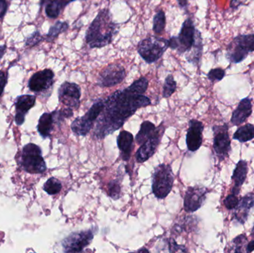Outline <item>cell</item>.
Here are the masks:
<instances>
[{
	"instance_id": "obj_22",
	"label": "cell",
	"mask_w": 254,
	"mask_h": 253,
	"mask_svg": "<svg viewBox=\"0 0 254 253\" xmlns=\"http://www.w3.org/2000/svg\"><path fill=\"white\" fill-rule=\"evenodd\" d=\"M134 138L132 134L127 131H122L117 138L118 147L121 152V157L125 161L129 160L133 150Z\"/></svg>"
},
{
	"instance_id": "obj_45",
	"label": "cell",
	"mask_w": 254,
	"mask_h": 253,
	"mask_svg": "<svg viewBox=\"0 0 254 253\" xmlns=\"http://www.w3.org/2000/svg\"><path fill=\"white\" fill-rule=\"evenodd\" d=\"M41 1V4H45V3L47 2L49 0H40Z\"/></svg>"
},
{
	"instance_id": "obj_46",
	"label": "cell",
	"mask_w": 254,
	"mask_h": 253,
	"mask_svg": "<svg viewBox=\"0 0 254 253\" xmlns=\"http://www.w3.org/2000/svg\"><path fill=\"white\" fill-rule=\"evenodd\" d=\"M252 237L254 238V227H253V230H252Z\"/></svg>"
},
{
	"instance_id": "obj_23",
	"label": "cell",
	"mask_w": 254,
	"mask_h": 253,
	"mask_svg": "<svg viewBox=\"0 0 254 253\" xmlns=\"http://www.w3.org/2000/svg\"><path fill=\"white\" fill-rule=\"evenodd\" d=\"M55 124H57V123L54 111L52 113H44L40 117L37 126L39 133L43 138H49L53 130Z\"/></svg>"
},
{
	"instance_id": "obj_12",
	"label": "cell",
	"mask_w": 254,
	"mask_h": 253,
	"mask_svg": "<svg viewBox=\"0 0 254 253\" xmlns=\"http://www.w3.org/2000/svg\"><path fill=\"white\" fill-rule=\"evenodd\" d=\"M81 98V89L77 83L64 82L58 89V98L63 105L71 109H78Z\"/></svg>"
},
{
	"instance_id": "obj_3",
	"label": "cell",
	"mask_w": 254,
	"mask_h": 253,
	"mask_svg": "<svg viewBox=\"0 0 254 253\" xmlns=\"http://www.w3.org/2000/svg\"><path fill=\"white\" fill-rule=\"evenodd\" d=\"M252 52H254V34H240L228 45L225 56L231 63L237 64L244 61Z\"/></svg>"
},
{
	"instance_id": "obj_47",
	"label": "cell",
	"mask_w": 254,
	"mask_h": 253,
	"mask_svg": "<svg viewBox=\"0 0 254 253\" xmlns=\"http://www.w3.org/2000/svg\"><path fill=\"white\" fill-rule=\"evenodd\" d=\"M81 1H87V0H80Z\"/></svg>"
},
{
	"instance_id": "obj_30",
	"label": "cell",
	"mask_w": 254,
	"mask_h": 253,
	"mask_svg": "<svg viewBox=\"0 0 254 253\" xmlns=\"http://www.w3.org/2000/svg\"><path fill=\"white\" fill-rule=\"evenodd\" d=\"M62 10L58 0H49L46 2V13L51 19L58 18Z\"/></svg>"
},
{
	"instance_id": "obj_33",
	"label": "cell",
	"mask_w": 254,
	"mask_h": 253,
	"mask_svg": "<svg viewBox=\"0 0 254 253\" xmlns=\"http://www.w3.org/2000/svg\"><path fill=\"white\" fill-rule=\"evenodd\" d=\"M246 243H247V237L246 235H240L232 241V248H234V250H232L231 252L243 253L244 251L243 248ZM229 251H228V252Z\"/></svg>"
},
{
	"instance_id": "obj_40",
	"label": "cell",
	"mask_w": 254,
	"mask_h": 253,
	"mask_svg": "<svg viewBox=\"0 0 254 253\" xmlns=\"http://www.w3.org/2000/svg\"><path fill=\"white\" fill-rule=\"evenodd\" d=\"M58 2H59L60 5H61V8L64 9V7H66L68 4L76 1V0H58Z\"/></svg>"
},
{
	"instance_id": "obj_9",
	"label": "cell",
	"mask_w": 254,
	"mask_h": 253,
	"mask_svg": "<svg viewBox=\"0 0 254 253\" xmlns=\"http://www.w3.org/2000/svg\"><path fill=\"white\" fill-rule=\"evenodd\" d=\"M98 231L97 227L89 230L74 232L67 236L62 242L64 253H82L90 245Z\"/></svg>"
},
{
	"instance_id": "obj_5",
	"label": "cell",
	"mask_w": 254,
	"mask_h": 253,
	"mask_svg": "<svg viewBox=\"0 0 254 253\" xmlns=\"http://www.w3.org/2000/svg\"><path fill=\"white\" fill-rule=\"evenodd\" d=\"M174 175L170 165H158L154 171L152 179V190L158 199H164L168 196L173 187Z\"/></svg>"
},
{
	"instance_id": "obj_21",
	"label": "cell",
	"mask_w": 254,
	"mask_h": 253,
	"mask_svg": "<svg viewBox=\"0 0 254 253\" xmlns=\"http://www.w3.org/2000/svg\"><path fill=\"white\" fill-rule=\"evenodd\" d=\"M248 172H249V167H248L247 162L246 160H240L236 166L231 178L234 182V188L231 190L233 194L237 196L240 194L242 186L243 185L247 178Z\"/></svg>"
},
{
	"instance_id": "obj_17",
	"label": "cell",
	"mask_w": 254,
	"mask_h": 253,
	"mask_svg": "<svg viewBox=\"0 0 254 253\" xmlns=\"http://www.w3.org/2000/svg\"><path fill=\"white\" fill-rule=\"evenodd\" d=\"M36 98L33 95H22L16 98V117L15 120L18 125H22L25 121V114L35 105Z\"/></svg>"
},
{
	"instance_id": "obj_13",
	"label": "cell",
	"mask_w": 254,
	"mask_h": 253,
	"mask_svg": "<svg viewBox=\"0 0 254 253\" xmlns=\"http://www.w3.org/2000/svg\"><path fill=\"white\" fill-rule=\"evenodd\" d=\"M164 131L165 128L163 123H161L158 128H156L152 136L140 145L135 154L136 160L139 163H144L155 154L164 136Z\"/></svg>"
},
{
	"instance_id": "obj_27",
	"label": "cell",
	"mask_w": 254,
	"mask_h": 253,
	"mask_svg": "<svg viewBox=\"0 0 254 253\" xmlns=\"http://www.w3.org/2000/svg\"><path fill=\"white\" fill-rule=\"evenodd\" d=\"M166 15L164 10H160L155 13L153 17L152 30L156 34H161L165 29Z\"/></svg>"
},
{
	"instance_id": "obj_7",
	"label": "cell",
	"mask_w": 254,
	"mask_h": 253,
	"mask_svg": "<svg viewBox=\"0 0 254 253\" xmlns=\"http://www.w3.org/2000/svg\"><path fill=\"white\" fill-rule=\"evenodd\" d=\"M104 100L97 101L84 115L77 117L73 121L71 125L72 132L78 136H86L95 126V122L104 109Z\"/></svg>"
},
{
	"instance_id": "obj_14",
	"label": "cell",
	"mask_w": 254,
	"mask_h": 253,
	"mask_svg": "<svg viewBox=\"0 0 254 253\" xmlns=\"http://www.w3.org/2000/svg\"><path fill=\"white\" fill-rule=\"evenodd\" d=\"M208 190L201 186L188 187L184 200V209L187 212H194L204 204Z\"/></svg>"
},
{
	"instance_id": "obj_44",
	"label": "cell",
	"mask_w": 254,
	"mask_h": 253,
	"mask_svg": "<svg viewBox=\"0 0 254 253\" xmlns=\"http://www.w3.org/2000/svg\"><path fill=\"white\" fill-rule=\"evenodd\" d=\"M137 252H147V253H149V251H148V250H146V248H143V249L138 250V251H137Z\"/></svg>"
},
{
	"instance_id": "obj_37",
	"label": "cell",
	"mask_w": 254,
	"mask_h": 253,
	"mask_svg": "<svg viewBox=\"0 0 254 253\" xmlns=\"http://www.w3.org/2000/svg\"><path fill=\"white\" fill-rule=\"evenodd\" d=\"M7 80V74L4 71H0V96L2 94L4 91V87H5L6 83Z\"/></svg>"
},
{
	"instance_id": "obj_1",
	"label": "cell",
	"mask_w": 254,
	"mask_h": 253,
	"mask_svg": "<svg viewBox=\"0 0 254 253\" xmlns=\"http://www.w3.org/2000/svg\"><path fill=\"white\" fill-rule=\"evenodd\" d=\"M149 86V80L142 77L128 87L118 90L104 100V107L94 126L95 139H104L119 130L137 109L152 104L150 99L143 95Z\"/></svg>"
},
{
	"instance_id": "obj_35",
	"label": "cell",
	"mask_w": 254,
	"mask_h": 253,
	"mask_svg": "<svg viewBox=\"0 0 254 253\" xmlns=\"http://www.w3.org/2000/svg\"><path fill=\"white\" fill-rule=\"evenodd\" d=\"M237 195L233 194L231 193V195L228 196L226 199L224 201V204H225V207L228 209H234L237 207L238 205L240 200H239L238 197Z\"/></svg>"
},
{
	"instance_id": "obj_16",
	"label": "cell",
	"mask_w": 254,
	"mask_h": 253,
	"mask_svg": "<svg viewBox=\"0 0 254 253\" xmlns=\"http://www.w3.org/2000/svg\"><path fill=\"white\" fill-rule=\"evenodd\" d=\"M204 125L197 120H191L189 122V129L187 132L186 143L188 150L196 152L202 144V132Z\"/></svg>"
},
{
	"instance_id": "obj_15",
	"label": "cell",
	"mask_w": 254,
	"mask_h": 253,
	"mask_svg": "<svg viewBox=\"0 0 254 253\" xmlns=\"http://www.w3.org/2000/svg\"><path fill=\"white\" fill-rule=\"evenodd\" d=\"M55 73L51 69H45L35 73L30 79L28 87L34 92H43L49 90L54 84Z\"/></svg>"
},
{
	"instance_id": "obj_6",
	"label": "cell",
	"mask_w": 254,
	"mask_h": 253,
	"mask_svg": "<svg viewBox=\"0 0 254 253\" xmlns=\"http://www.w3.org/2000/svg\"><path fill=\"white\" fill-rule=\"evenodd\" d=\"M196 32L193 20L191 18H188L182 24L179 35L169 39V48L172 50H176L179 54L186 53L193 46Z\"/></svg>"
},
{
	"instance_id": "obj_24",
	"label": "cell",
	"mask_w": 254,
	"mask_h": 253,
	"mask_svg": "<svg viewBox=\"0 0 254 253\" xmlns=\"http://www.w3.org/2000/svg\"><path fill=\"white\" fill-rule=\"evenodd\" d=\"M156 127L155 124L151 123L150 121H144L142 123L140 126V130L137 132L135 137V141L138 145H142L146 140L149 139L152 134L155 132Z\"/></svg>"
},
{
	"instance_id": "obj_20",
	"label": "cell",
	"mask_w": 254,
	"mask_h": 253,
	"mask_svg": "<svg viewBox=\"0 0 254 253\" xmlns=\"http://www.w3.org/2000/svg\"><path fill=\"white\" fill-rule=\"evenodd\" d=\"M203 39L201 37V32L197 29L196 37H195V41L193 46L191 48L190 50L186 52L185 55V59L188 62L192 64L194 66L200 68L201 65V57L203 54Z\"/></svg>"
},
{
	"instance_id": "obj_26",
	"label": "cell",
	"mask_w": 254,
	"mask_h": 253,
	"mask_svg": "<svg viewBox=\"0 0 254 253\" xmlns=\"http://www.w3.org/2000/svg\"><path fill=\"white\" fill-rule=\"evenodd\" d=\"M68 24L66 22H61V21H58L55 25H52L49 29V33H48L47 40L49 42L54 41L60 34L62 33L65 32L68 28Z\"/></svg>"
},
{
	"instance_id": "obj_11",
	"label": "cell",
	"mask_w": 254,
	"mask_h": 253,
	"mask_svg": "<svg viewBox=\"0 0 254 253\" xmlns=\"http://www.w3.org/2000/svg\"><path fill=\"white\" fill-rule=\"evenodd\" d=\"M213 131V150L219 161H222L229 156L231 152V139L228 134V124L214 126Z\"/></svg>"
},
{
	"instance_id": "obj_28",
	"label": "cell",
	"mask_w": 254,
	"mask_h": 253,
	"mask_svg": "<svg viewBox=\"0 0 254 253\" xmlns=\"http://www.w3.org/2000/svg\"><path fill=\"white\" fill-rule=\"evenodd\" d=\"M176 89H177V84L174 77L172 74H169L166 77L164 86H163V98H170L176 92Z\"/></svg>"
},
{
	"instance_id": "obj_31",
	"label": "cell",
	"mask_w": 254,
	"mask_h": 253,
	"mask_svg": "<svg viewBox=\"0 0 254 253\" xmlns=\"http://www.w3.org/2000/svg\"><path fill=\"white\" fill-rule=\"evenodd\" d=\"M108 196L113 200H119L122 194V186L119 180H113L108 184Z\"/></svg>"
},
{
	"instance_id": "obj_8",
	"label": "cell",
	"mask_w": 254,
	"mask_h": 253,
	"mask_svg": "<svg viewBox=\"0 0 254 253\" xmlns=\"http://www.w3.org/2000/svg\"><path fill=\"white\" fill-rule=\"evenodd\" d=\"M21 165L24 170L31 174H41L46 170V164L40 147L35 144H27L22 149Z\"/></svg>"
},
{
	"instance_id": "obj_18",
	"label": "cell",
	"mask_w": 254,
	"mask_h": 253,
	"mask_svg": "<svg viewBox=\"0 0 254 253\" xmlns=\"http://www.w3.org/2000/svg\"><path fill=\"white\" fill-rule=\"evenodd\" d=\"M252 114V99L246 98L239 103L231 117V122L234 126H240L246 121Z\"/></svg>"
},
{
	"instance_id": "obj_4",
	"label": "cell",
	"mask_w": 254,
	"mask_h": 253,
	"mask_svg": "<svg viewBox=\"0 0 254 253\" xmlns=\"http://www.w3.org/2000/svg\"><path fill=\"white\" fill-rule=\"evenodd\" d=\"M168 49V40L152 36L142 40L137 45V51L146 63L151 64L161 59Z\"/></svg>"
},
{
	"instance_id": "obj_19",
	"label": "cell",
	"mask_w": 254,
	"mask_h": 253,
	"mask_svg": "<svg viewBox=\"0 0 254 253\" xmlns=\"http://www.w3.org/2000/svg\"><path fill=\"white\" fill-rule=\"evenodd\" d=\"M254 205V195L249 193L243 198L239 202L238 205L235 208L234 218L240 223L244 224L247 221L249 212L253 208Z\"/></svg>"
},
{
	"instance_id": "obj_34",
	"label": "cell",
	"mask_w": 254,
	"mask_h": 253,
	"mask_svg": "<svg viewBox=\"0 0 254 253\" xmlns=\"http://www.w3.org/2000/svg\"><path fill=\"white\" fill-rule=\"evenodd\" d=\"M166 243L168 247L169 253H187L188 250L183 245H179L173 239H167Z\"/></svg>"
},
{
	"instance_id": "obj_29",
	"label": "cell",
	"mask_w": 254,
	"mask_h": 253,
	"mask_svg": "<svg viewBox=\"0 0 254 253\" xmlns=\"http://www.w3.org/2000/svg\"><path fill=\"white\" fill-rule=\"evenodd\" d=\"M43 190L50 196H54V195L58 194L61 191L62 184L57 178H51L45 183Z\"/></svg>"
},
{
	"instance_id": "obj_2",
	"label": "cell",
	"mask_w": 254,
	"mask_h": 253,
	"mask_svg": "<svg viewBox=\"0 0 254 253\" xmlns=\"http://www.w3.org/2000/svg\"><path fill=\"white\" fill-rule=\"evenodd\" d=\"M119 32V25L113 21L111 12L104 8L91 22L85 38L90 49H101L111 44Z\"/></svg>"
},
{
	"instance_id": "obj_38",
	"label": "cell",
	"mask_w": 254,
	"mask_h": 253,
	"mask_svg": "<svg viewBox=\"0 0 254 253\" xmlns=\"http://www.w3.org/2000/svg\"><path fill=\"white\" fill-rule=\"evenodd\" d=\"M248 0H231V4H230V7L233 10H237L240 7V6L246 4Z\"/></svg>"
},
{
	"instance_id": "obj_10",
	"label": "cell",
	"mask_w": 254,
	"mask_h": 253,
	"mask_svg": "<svg viewBox=\"0 0 254 253\" xmlns=\"http://www.w3.org/2000/svg\"><path fill=\"white\" fill-rule=\"evenodd\" d=\"M127 77L125 67L113 63L106 66L98 76L97 84L101 88H111L122 83Z\"/></svg>"
},
{
	"instance_id": "obj_25",
	"label": "cell",
	"mask_w": 254,
	"mask_h": 253,
	"mask_svg": "<svg viewBox=\"0 0 254 253\" xmlns=\"http://www.w3.org/2000/svg\"><path fill=\"white\" fill-rule=\"evenodd\" d=\"M233 138L240 141V143H246L252 141L254 138V125L248 123V124L239 128L234 133Z\"/></svg>"
},
{
	"instance_id": "obj_41",
	"label": "cell",
	"mask_w": 254,
	"mask_h": 253,
	"mask_svg": "<svg viewBox=\"0 0 254 253\" xmlns=\"http://www.w3.org/2000/svg\"><path fill=\"white\" fill-rule=\"evenodd\" d=\"M178 4H179V7L182 8H186L188 6V0H176Z\"/></svg>"
},
{
	"instance_id": "obj_43",
	"label": "cell",
	"mask_w": 254,
	"mask_h": 253,
	"mask_svg": "<svg viewBox=\"0 0 254 253\" xmlns=\"http://www.w3.org/2000/svg\"><path fill=\"white\" fill-rule=\"evenodd\" d=\"M4 50H5V46H1V47H0V58L2 56Z\"/></svg>"
},
{
	"instance_id": "obj_39",
	"label": "cell",
	"mask_w": 254,
	"mask_h": 253,
	"mask_svg": "<svg viewBox=\"0 0 254 253\" xmlns=\"http://www.w3.org/2000/svg\"><path fill=\"white\" fill-rule=\"evenodd\" d=\"M7 4L6 0H0V18H2L7 11Z\"/></svg>"
},
{
	"instance_id": "obj_32",
	"label": "cell",
	"mask_w": 254,
	"mask_h": 253,
	"mask_svg": "<svg viewBox=\"0 0 254 253\" xmlns=\"http://www.w3.org/2000/svg\"><path fill=\"white\" fill-rule=\"evenodd\" d=\"M225 75H226V72L225 69L222 68H216L210 70V71L207 73V77L210 81L214 83L223 80Z\"/></svg>"
},
{
	"instance_id": "obj_36",
	"label": "cell",
	"mask_w": 254,
	"mask_h": 253,
	"mask_svg": "<svg viewBox=\"0 0 254 253\" xmlns=\"http://www.w3.org/2000/svg\"><path fill=\"white\" fill-rule=\"evenodd\" d=\"M42 36L40 35V33L36 32L33 34L31 37H30L27 40L26 45L27 46H34L35 44H37L39 42L41 41L42 40Z\"/></svg>"
},
{
	"instance_id": "obj_42",
	"label": "cell",
	"mask_w": 254,
	"mask_h": 253,
	"mask_svg": "<svg viewBox=\"0 0 254 253\" xmlns=\"http://www.w3.org/2000/svg\"><path fill=\"white\" fill-rule=\"evenodd\" d=\"M246 253H252L254 251V240L252 241L250 243L248 244L246 248Z\"/></svg>"
}]
</instances>
